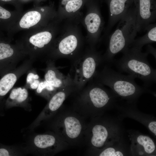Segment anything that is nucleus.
<instances>
[{"instance_id": "f257e3e1", "label": "nucleus", "mask_w": 156, "mask_h": 156, "mask_svg": "<svg viewBox=\"0 0 156 156\" xmlns=\"http://www.w3.org/2000/svg\"><path fill=\"white\" fill-rule=\"evenodd\" d=\"M77 94L72 108L85 118L102 115L113 106L117 96L112 90L93 79Z\"/></svg>"}, {"instance_id": "f03ea898", "label": "nucleus", "mask_w": 156, "mask_h": 156, "mask_svg": "<svg viewBox=\"0 0 156 156\" xmlns=\"http://www.w3.org/2000/svg\"><path fill=\"white\" fill-rule=\"evenodd\" d=\"M85 118L71 108L62 107L47 121V127L58 135L69 146L84 143V134L87 124Z\"/></svg>"}, {"instance_id": "7ed1b4c3", "label": "nucleus", "mask_w": 156, "mask_h": 156, "mask_svg": "<svg viewBox=\"0 0 156 156\" xmlns=\"http://www.w3.org/2000/svg\"><path fill=\"white\" fill-rule=\"evenodd\" d=\"M135 78L132 75L122 74L105 65L101 71H97L93 79L108 86L117 96L132 102L143 93L148 91L145 87L137 84Z\"/></svg>"}, {"instance_id": "20e7f679", "label": "nucleus", "mask_w": 156, "mask_h": 156, "mask_svg": "<svg viewBox=\"0 0 156 156\" xmlns=\"http://www.w3.org/2000/svg\"><path fill=\"white\" fill-rule=\"evenodd\" d=\"M131 5L119 21L115 30L110 34L107 49L102 57L103 63L113 61L118 53L127 48L132 42L137 32L136 11Z\"/></svg>"}, {"instance_id": "39448f33", "label": "nucleus", "mask_w": 156, "mask_h": 156, "mask_svg": "<svg viewBox=\"0 0 156 156\" xmlns=\"http://www.w3.org/2000/svg\"><path fill=\"white\" fill-rule=\"evenodd\" d=\"M122 53V57L115 63L119 70L140 79L145 88L156 82V69L149 63L147 52L143 53L141 50L129 47Z\"/></svg>"}, {"instance_id": "423d86ee", "label": "nucleus", "mask_w": 156, "mask_h": 156, "mask_svg": "<svg viewBox=\"0 0 156 156\" xmlns=\"http://www.w3.org/2000/svg\"><path fill=\"white\" fill-rule=\"evenodd\" d=\"M102 116L92 118L87 124L84 142L88 148H101L112 144L119 140L118 127Z\"/></svg>"}, {"instance_id": "0eeeda50", "label": "nucleus", "mask_w": 156, "mask_h": 156, "mask_svg": "<svg viewBox=\"0 0 156 156\" xmlns=\"http://www.w3.org/2000/svg\"><path fill=\"white\" fill-rule=\"evenodd\" d=\"M25 145L29 154L42 156L54 155L69 146L58 135L52 131L30 135L27 138Z\"/></svg>"}, {"instance_id": "6e6552de", "label": "nucleus", "mask_w": 156, "mask_h": 156, "mask_svg": "<svg viewBox=\"0 0 156 156\" xmlns=\"http://www.w3.org/2000/svg\"><path fill=\"white\" fill-rule=\"evenodd\" d=\"M68 75L77 89H82L93 79L97 69L103 63V57L94 53L81 58L73 60Z\"/></svg>"}, {"instance_id": "1a4fd4ad", "label": "nucleus", "mask_w": 156, "mask_h": 156, "mask_svg": "<svg viewBox=\"0 0 156 156\" xmlns=\"http://www.w3.org/2000/svg\"><path fill=\"white\" fill-rule=\"evenodd\" d=\"M52 38L51 32L42 29L41 27L27 30L17 40L29 58L36 61L41 58Z\"/></svg>"}, {"instance_id": "9d476101", "label": "nucleus", "mask_w": 156, "mask_h": 156, "mask_svg": "<svg viewBox=\"0 0 156 156\" xmlns=\"http://www.w3.org/2000/svg\"><path fill=\"white\" fill-rule=\"evenodd\" d=\"M77 91L73 83L58 90L48 101L45 107L34 121L26 130L31 131L53 116L62 106L63 104L70 95Z\"/></svg>"}, {"instance_id": "9b49d317", "label": "nucleus", "mask_w": 156, "mask_h": 156, "mask_svg": "<svg viewBox=\"0 0 156 156\" xmlns=\"http://www.w3.org/2000/svg\"><path fill=\"white\" fill-rule=\"evenodd\" d=\"M27 56L18 41L14 44L8 39L0 40V76L16 68L18 63Z\"/></svg>"}, {"instance_id": "f8f14e48", "label": "nucleus", "mask_w": 156, "mask_h": 156, "mask_svg": "<svg viewBox=\"0 0 156 156\" xmlns=\"http://www.w3.org/2000/svg\"><path fill=\"white\" fill-rule=\"evenodd\" d=\"M35 60L29 58L25 60L20 66L3 75L0 79V115L4 114V99L12 88L18 79L32 68Z\"/></svg>"}, {"instance_id": "ddd939ff", "label": "nucleus", "mask_w": 156, "mask_h": 156, "mask_svg": "<svg viewBox=\"0 0 156 156\" xmlns=\"http://www.w3.org/2000/svg\"><path fill=\"white\" fill-rule=\"evenodd\" d=\"M136 11L138 32L146 31L156 19V0H133Z\"/></svg>"}, {"instance_id": "4468645a", "label": "nucleus", "mask_w": 156, "mask_h": 156, "mask_svg": "<svg viewBox=\"0 0 156 156\" xmlns=\"http://www.w3.org/2000/svg\"><path fill=\"white\" fill-rule=\"evenodd\" d=\"M44 71L45 80L58 90L73 83L69 75L65 76L58 70L53 60H47Z\"/></svg>"}, {"instance_id": "2eb2a0df", "label": "nucleus", "mask_w": 156, "mask_h": 156, "mask_svg": "<svg viewBox=\"0 0 156 156\" xmlns=\"http://www.w3.org/2000/svg\"><path fill=\"white\" fill-rule=\"evenodd\" d=\"M133 1L108 0L109 11V20L107 29L108 33L123 17L132 5Z\"/></svg>"}, {"instance_id": "dca6fc26", "label": "nucleus", "mask_w": 156, "mask_h": 156, "mask_svg": "<svg viewBox=\"0 0 156 156\" xmlns=\"http://www.w3.org/2000/svg\"><path fill=\"white\" fill-rule=\"evenodd\" d=\"M27 90L26 87H18L12 89L7 99L5 100L4 109L14 107H20L26 111L31 112V106Z\"/></svg>"}, {"instance_id": "f3484780", "label": "nucleus", "mask_w": 156, "mask_h": 156, "mask_svg": "<svg viewBox=\"0 0 156 156\" xmlns=\"http://www.w3.org/2000/svg\"><path fill=\"white\" fill-rule=\"evenodd\" d=\"M22 11H12L0 5V29L8 32L13 26L22 13Z\"/></svg>"}, {"instance_id": "a211bd4d", "label": "nucleus", "mask_w": 156, "mask_h": 156, "mask_svg": "<svg viewBox=\"0 0 156 156\" xmlns=\"http://www.w3.org/2000/svg\"><path fill=\"white\" fill-rule=\"evenodd\" d=\"M146 34L143 36L134 39L129 47H133L141 50L146 44L155 42L156 41V23L151 24L147 27Z\"/></svg>"}, {"instance_id": "6ab92c4d", "label": "nucleus", "mask_w": 156, "mask_h": 156, "mask_svg": "<svg viewBox=\"0 0 156 156\" xmlns=\"http://www.w3.org/2000/svg\"><path fill=\"white\" fill-rule=\"evenodd\" d=\"M134 143L141 149L139 155H152L155 153L156 146L153 140L148 136L139 134L134 138Z\"/></svg>"}, {"instance_id": "aec40b11", "label": "nucleus", "mask_w": 156, "mask_h": 156, "mask_svg": "<svg viewBox=\"0 0 156 156\" xmlns=\"http://www.w3.org/2000/svg\"><path fill=\"white\" fill-rule=\"evenodd\" d=\"M113 144L100 149L88 148L86 154L87 155L99 156H122L125 155V153L121 148L113 146Z\"/></svg>"}, {"instance_id": "412c9836", "label": "nucleus", "mask_w": 156, "mask_h": 156, "mask_svg": "<svg viewBox=\"0 0 156 156\" xmlns=\"http://www.w3.org/2000/svg\"><path fill=\"white\" fill-rule=\"evenodd\" d=\"M29 154L26 145H6L0 143V156H24Z\"/></svg>"}, {"instance_id": "4be33fe9", "label": "nucleus", "mask_w": 156, "mask_h": 156, "mask_svg": "<svg viewBox=\"0 0 156 156\" xmlns=\"http://www.w3.org/2000/svg\"><path fill=\"white\" fill-rule=\"evenodd\" d=\"M77 44V40L76 37L73 35H70L64 38L60 42L58 49L62 54L72 55Z\"/></svg>"}, {"instance_id": "5701e85b", "label": "nucleus", "mask_w": 156, "mask_h": 156, "mask_svg": "<svg viewBox=\"0 0 156 156\" xmlns=\"http://www.w3.org/2000/svg\"><path fill=\"white\" fill-rule=\"evenodd\" d=\"M85 21L87 29L90 33L96 34L99 31L101 20L98 14L95 12L89 14L86 16Z\"/></svg>"}, {"instance_id": "b1692460", "label": "nucleus", "mask_w": 156, "mask_h": 156, "mask_svg": "<svg viewBox=\"0 0 156 156\" xmlns=\"http://www.w3.org/2000/svg\"><path fill=\"white\" fill-rule=\"evenodd\" d=\"M58 90L46 80L40 81L36 89V94L42 96L48 101Z\"/></svg>"}, {"instance_id": "393cba45", "label": "nucleus", "mask_w": 156, "mask_h": 156, "mask_svg": "<svg viewBox=\"0 0 156 156\" xmlns=\"http://www.w3.org/2000/svg\"><path fill=\"white\" fill-rule=\"evenodd\" d=\"M82 3V0H70L66 5V10L68 12H75L80 8Z\"/></svg>"}, {"instance_id": "a878e982", "label": "nucleus", "mask_w": 156, "mask_h": 156, "mask_svg": "<svg viewBox=\"0 0 156 156\" xmlns=\"http://www.w3.org/2000/svg\"><path fill=\"white\" fill-rule=\"evenodd\" d=\"M0 3L3 4H12L15 6L16 10L22 11L21 5L22 4L20 2L19 0H0Z\"/></svg>"}, {"instance_id": "bb28decb", "label": "nucleus", "mask_w": 156, "mask_h": 156, "mask_svg": "<svg viewBox=\"0 0 156 156\" xmlns=\"http://www.w3.org/2000/svg\"><path fill=\"white\" fill-rule=\"evenodd\" d=\"M32 68L29 70V73L27 75L26 78L27 87H28L29 85L36 79H39V76L35 73L34 71H31ZM27 87H26L27 88Z\"/></svg>"}, {"instance_id": "cd10ccee", "label": "nucleus", "mask_w": 156, "mask_h": 156, "mask_svg": "<svg viewBox=\"0 0 156 156\" xmlns=\"http://www.w3.org/2000/svg\"><path fill=\"white\" fill-rule=\"evenodd\" d=\"M149 130L156 136V122L153 120L149 124L148 127Z\"/></svg>"}, {"instance_id": "c85d7f7f", "label": "nucleus", "mask_w": 156, "mask_h": 156, "mask_svg": "<svg viewBox=\"0 0 156 156\" xmlns=\"http://www.w3.org/2000/svg\"><path fill=\"white\" fill-rule=\"evenodd\" d=\"M40 82V81L38 79H36L33 82L31 83L28 87L32 89H36L37 88Z\"/></svg>"}, {"instance_id": "c756f323", "label": "nucleus", "mask_w": 156, "mask_h": 156, "mask_svg": "<svg viewBox=\"0 0 156 156\" xmlns=\"http://www.w3.org/2000/svg\"><path fill=\"white\" fill-rule=\"evenodd\" d=\"M148 53H151L153 54L156 58V50L153 47L148 45L147 46V49L146 51Z\"/></svg>"}, {"instance_id": "7c9ffc66", "label": "nucleus", "mask_w": 156, "mask_h": 156, "mask_svg": "<svg viewBox=\"0 0 156 156\" xmlns=\"http://www.w3.org/2000/svg\"><path fill=\"white\" fill-rule=\"evenodd\" d=\"M32 0H19V1L21 3V4L24 3H26Z\"/></svg>"}, {"instance_id": "2f4dec72", "label": "nucleus", "mask_w": 156, "mask_h": 156, "mask_svg": "<svg viewBox=\"0 0 156 156\" xmlns=\"http://www.w3.org/2000/svg\"><path fill=\"white\" fill-rule=\"evenodd\" d=\"M3 39V38H2L1 37V36H0V40H1V39Z\"/></svg>"}, {"instance_id": "473e14b6", "label": "nucleus", "mask_w": 156, "mask_h": 156, "mask_svg": "<svg viewBox=\"0 0 156 156\" xmlns=\"http://www.w3.org/2000/svg\"><path fill=\"white\" fill-rule=\"evenodd\" d=\"M64 0V1H67L68 0Z\"/></svg>"}]
</instances>
